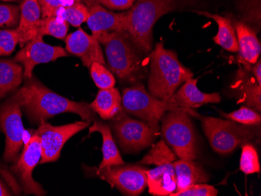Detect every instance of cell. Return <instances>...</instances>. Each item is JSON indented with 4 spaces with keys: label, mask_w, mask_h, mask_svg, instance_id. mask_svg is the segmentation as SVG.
<instances>
[{
    "label": "cell",
    "mask_w": 261,
    "mask_h": 196,
    "mask_svg": "<svg viewBox=\"0 0 261 196\" xmlns=\"http://www.w3.org/2000/svg\"><path fill=\"white\" fill-rule=\"evenodd\" d=\"M89 121H77L65 125L54 126L46 121H41L39 128L35 131L39 136L42 149L40 163L58 160L65 143L74 134L90 125Z\"/></svg>",
    "instance_id": "11"
},
{
    "label": "cell",
    "mask_w": 261,
    "mask_h": 196,
    "mask_svg": "<svg viewBox=\"0 0 261 196\" xmlns=\"http://www.w3.org/2000/svg\"><path fill=\"white\" fill-rule=\"evenodd\" d=\"M203 132L214 151L228 155L239 146L260 137V126H247L228 119L199 116Z\"/></svg>",
    "instance_id": "5"
},
{
    "label": "cell",
    "mask_w": 261,
    "mask_h": 196,
    "mask_svg": "<svg viewBox=\"0 0 261 196\" xmlns=\"http://www.w3.org/2000/svg\"><path fill=\"white\" fill-rule=\"evenodd\" d=\"M234 26L238 40L240 63L256 64L261 51L256 32L241 20L234 22Z\"/></svg>",
    "instance_id": "19"
},
{
    "label": "cell",
    "mask_w": 261,
    "mask_h": 196,
    "mask_svg": "<svg viewBox=\"0 0 261 196\" xmlns=\"http://www.w3.org/2000/svg\"><path fill=\"white\" fill-rule=\"evenodd\" d=\"M121 103L123 110L126 114L148 123L158 131H159V122L166 112L178 109L167 101L154 97L142 84L124 89L121 95Z\"/></svg>",
    "instance_id": "7"
},
{
    "label": "cell",
    "mask_w": 261,
    "mask_h": 196,
    "mask_svg": "<svg viewBox=\"0 0 261 196\" xmlns=\"http://www.w3.org/2000/svg\"><path fill=\"white\" fill-rule=\"evenodd\" d=\"M149 93L161 100H166L175 93L177 88L193 77V73L185 67L174 51L164 48L159 42L150 53Z\"/></svg>",
    "instance_id": "4"
},
{
    "label": "cell",
    "mask_w": 261,
    "mask_h": 196,
    "mask_svg": "<svg viewBox=\"0 0 261 196\" xmlns=\"http://www.w3.org/2000/svg\"><path fill=\"white\" fill-rule=\"evenodd\" d=\"M23 68L18 63L0 60V99L13 94L23 80Z\"/></svg>",
    "instance_id": "25"
},
{
    "label": "cell",
    "mask_w": 261,
    "mask_h": 196,
    "mask_svg": "<svg viewBox=\"0 0 261 196\" xmlns=\"http://www.w3.org/2000/svg\"><path fill=\"white\" fill-rule=\"evenodd\" d=\"M2 1H6V2H23V0H2Z\"/></svg>",
    "instance_id": "39"
},
{
    "label": "cell",
    "mask_w": 261,
    "mask_h": 196,
    "mask_svg": "<svg viewBox=\"0 0 261 196\" xmlns=\"http://www.w3.org/2000/svg\"><path fill=\"white\" fill-rule=\"evenodd\" d=\"M111 121L117 143L125 153H139L152 145L158 136V130L150 124L130 118L124 110Z\"/></svg>",
    "instance_id": "8"
},
{
    "label": "cell",
    "mask_w": 261,
    "mask_h": 196,
    "mask_svg": "<svg viewBox=\"0 0 261 196\" xmlns=\"http://www.w3.org/2000/svg\"><path fill=\"white\" fill-rule=\"evenodd\" d=\"M93 132L100 133L102 137V160L99 168L124 163L116 146L111 127L102 121H95L89 128V134Z\"/></svg>",
    "instance_id": "23"
},
{
    "label": "cell",
    "mask_w": 261,
    "mask_h": 196,
    "mask_svg": "<svg viewBox=\"0 0 261 196\" xmlns=\"http://www.w3.org/2000/svg\"><path fill=\"white\" fill-rule=\"evenodd\" d=\"M89 69L92 80L99 89L114 87L116 84L115 77L108 68H106L103 64L95 62Z\"/></svg>",
    "instance_id": "32"
},
{
    "label": "cell",
    "mask_w": 261,
    "mask_h": 196,
    "mask_svg": "<svg viewBox=\"0 0 261 196\" xmlns=\"http://www.w3.org/2000/svg\"><path fill=\"white\" fill-rule=\"evenodd\" d=\"M20 7L0 4V27H14L20 21Z\"/></svg>",
    "instance_id": "34"
},
{
    "label": "cell",
    "mask_w": 261,
    "mask_h": 196,
    "mask_svg": "<svg viewBox=\"0 0 261 196\" xmlns=\"http://www.w3.org/2000/svg\"><path fill=\"white\" fill-rule=\"evenodd\" d=\"M20 42V35L17 29L0 30V55H10Z\"/></svg>",
    "instance_id": "33"
},
{
    "label": "cell",
    "mask_w": 261,
    "mask_h": 196,
    "mask_svg": "<svg viewBox=\"0 0 261 196\" xmlns=\"http://www.w3.org/2000/svg\"><path fill=\"white\" fill-rule=\"evenodd\" d=\"M89 8L83 3H77L74 5L61 7L56 12L55 16L64 19L73 27H79L86 22L89 17Z\"/></svg>",
    "instance_id": "28"
},
{
    "label": "cell",
    "mask_w": 261,
    "mask_h": 196,
    "mask_svg": "<svg viewBox=\"0 0 261 196\" xmlns=\"http://www.w3.org/2000/svg\"><path fill=\"white\" fill-rule=\"evenodd\" d=\"M42 10V19L54 17L56 12L61 7L74 5L82 0H38ZM83 3V2H82Z\"/></svg>",
    "instance_id": "35"
},
{
    "label": "cell",
    "mask_w": 261,
    "mask_h": 196,
    "mask_svg": "<svg viewBox=\"0 0 261 196\" xmlns=\"http://www.w3.org/2000/svg\"><path fill=\"white\" fill-rule=\"evenodd\" d=\"M177 159V156L175 153L170 149L165 141L162 139L152 146L150 151L139 161V163L161 166L166 163H174Z\"/></svg>",
    "instance_id": "26"
},
{
    "label": "cell",
    "mask_w": 261,
    "mask_h": 196,
    "mask_svg": "<svg viewBox=\"0 0 261 196\" xmlns=\"http://www.w3.org/2000/svg\"><path fill=\"white\" fill-rule=\"evenodd\" d=\"M92 170L96 176L124 195H139L147 188V169L139 164L124 163Z\"/></svg>",
    "instance_id": "10"
},
{
    "label": "cell",
    "mask_w": 261,
    "mask_h": 196,
    "mask_svg": "<svg viewBox=\"0 0 261 196\" xmlns=\"http://www.w3.org/2000/svg\"><path fill=\"white\" fill-rule=\"evenodd\" d=\"M68 55V52L64 48L45 43L42 36H38L23 46L14 57V61L23 66V78L27 80L33 76L35 66L52 62Z\"/></svg>",
    "instance_id": "13"
},
{
    "label": "cell",
    "mask_w": 261,
    "mask_h": 196,
    "mask_svg": "<svg viewBox=\"0 0 261 196\" xmlns=\"http://www.w3.org/2000/svg\"><path fill=\"white\" fill-rule=\"evenodd\" d=\"M218 194V191L215 187L205 183H199L176 191L170 196H216Z\"/></svg>",
    "instance_id": "36"
},
{
    "label": "cell",
    "mask_w": 261,
    "mask_h": 196,
    "mask_svg": "<svg viewBox=\"0 0 261 196\" xmlns=\"http://www.w3.org/2000/svg\"><path fill=\"white\" fill-rule=\"evenodd\" d=\"M239 9L245 24L254 32L260 27V0H240Z\"/></svg>",
    "instance_id": "29"
},
{
    "label": "cell",
    "mask_w": 261,
    "mask_h": 196,
    "mask_svg": "<svg viewBox=\"0 0 261 196\" xmlns=\"http://www.w3.org/2000/svg\"><path fill=\"white\" fill-rule=\"evenodd\" d=\"M20 21L17 27L22 47L37 37L42 10L38 0H23L20 5Z\"/></svg>",
    "instance_id": "17"
},
{
    "label": "cell",
    "mask_w": 261,
    "mask_h": 196,
    "mask_svg": "<svg viewBox=\"0 0 261 196\" xmlns=\"http://www.w3.org/2000/svg\"><path fill=\"white\" fill-rule=\"evenodd\" d=\"M189 113L195 114L191 109L168 111L163 118L161 132L177 157L196 160L199 155L198 139Z\"/></svg>",
    "instance_id": "6"
},
{
    "label": "cell",
    "mask_w": 261,
    "mask_h": 196,
    "mask_svg": "<svg viewBox=\"0 0 261 196\" xmlns=\"http://www.w3.org/2000/svg\"><path fill=\"white\" fill-rule=\"evenodd\" d=\"M11 195V192L9 191L7 187L0 180V196H10Z\"/></svg>",
    "instance_id": "38"
},
{
    "label": "cell",
    "mask_w": 261,
    "mask_h": 196,
    "mask_svg": "<svg viewBox=\"0 0 261 196\" xmlns=\"http://www.w3.org/2000/svg\"><path fill=\"white\" fill-rule=\"evenodd\" d=\"M147 187L152 195H171L177 190V178L173 163L147 170Z\"/></svg>",
    "instance_id": "18"
},
{
    "label": "cell",
    "mask_w": 261,
    "mask_h": 196,
    "mask_svg": "<svg viewBox=\"0 0 261 196\" xmlns=\"http://www.w3.org/2000/svg\"><path fill=\"white\" fill-rule=\"evenodd\" d=\"M189 3L190 0H139L126 12V32L143 53H150L152 29L158 20Z\"/></svg>",
    "instance_id": "3"
},
{
    "label": "cell",
    "mask_w": 261,
    "mask_h": 196,
    "mask_svg": "<svg viewBox=\"0 0 261 196\" xmlns=\"http://www.w3.org/2000/svg\"><path fill=\"white\" fill-rule=\"evenodd\" d=\"M236 89L240 94V102L257 111H261V86L256 82L254 77L249 74L246 69H240L236 80Z\"/></svg>",
    "instance_id": "22"
},
{
    "label": "cell",
    "mask_w": 261,
    "mask_h": 196,
    "mask_svg": "<svg viewBox=\"0 0 261 196\" xmlns=\"http://www.w3.org/2000/svg\"><path fill=\"white\" fill-rule=\"evenodd\" d=\"M240 169L245 175L260 172L257 151L251 143H246L242 146Z\"/></svg>",
    "instance_id": "30"
},
{
    "label": "cell",
    "mask_w": 261,
    "mask_h": 196,
    "mask_svg": "<svg viewBox=\"0 0 261 196\" xmlns=\"http://www.w3.org/2000/svg\"><path fill=\"white\" fill-rule=\"evenodd\" d=\"M173 165L177 178L176 191H181L193 184L207 182L211 178L203 166L195 160L177 159L173 163Z\"/></svg>",
    "instance_id": "20"
},
{
    "label": "cell",
    "mask_w": 261,
    "mask_h": 196,
    "mask_svg": "<svg viewBox=\"0 0 261 196\" xmlns=\"http://www.w3.org/2000/svg\"><path fill=\"white\" fill-rule=\"evenodd\" d=\"M197 78L188 79L181 89L172 96L166 99L177 109H191L200 107L209 103H219L221 96L219 93H204L197 87Z\"/></svg>",
    "instance_id": "16"
},
{
    "label": "cell",
    "mask_w": 261,
    "mask_h": 196,
    "mask_svg": "<svg viewBox=\"0 0 261 196\" xmlns=\"http://www.w3.org/2000/svg\"><path fill=\"white\" fill-rule=\"evenodd\" d=\"M200 15L213 19L218 24V31L213 40L223 49L231 52H238L239 45L236 29L232 20L218 14H213L206 11H196Z\"/></svg>",
    "instance_id": "24"
},
{
    "label": "cell",
    "mask_w": 261,
    "mask_h": 196,
    "mask_svg": "<svg viewBox=\"0 0 261 196\" xmlns=\"http://www.w3.org/2000/svg\"><path fill=\"white\" fill-rule=\"evenodd\" d=\"M68 22L61 17H47L41 19L38 36H51L59 39H65L68 32Z\"/></svg>",
    "instance_id": "27"
},
{
    "label": "cell",
    "mask_w": 261,
    "mask_h": 196,
    "mask_svg": "<svg viewBox=\"0 0 261 196\" xmlns=\"http://www.w3.org/2000/svg\"><path fill=\"white\" fill-rule=\"evenodd\" d=\"M90 106L102 120L111 121L123 111L119 91L114 87L99 89Z\"/></svg>",
    "instance_id": "21"
},
{
    "label": "cell",
    "mask_w": 261,
    "mask_h": 196,
    "mask_svg": "<svg viewBox=\"0 0 261 196\" xmlns=\"http://www.w3.org/2000/svg\"><path fill=\"white\" fill-rule=\"evenodd\" d=\"M0 129L6 135L4 157L7 163H15L23 146L22 104L17 92L0 105Z\"/></svg>",
    "instance_id": "9"
},
{
    "label": "cell",
    "mask_w": 261,
    "mask_h": 196,
    "mask_svg": "<svg viewBox=\"0 0 261 196\" xmlns=\"http://www.w3.org/2000/svg\"><path fill=\"white\" fill-rule=\"evenodd\" d=\"M103 46L108 68L121 83L136 85L145 77L142 52L125 31L102 32L97 38Z\"/></svg>",
    "instance_id": "2"
},
{
    "label": "cell",
    "mask_w": 261,
    "mask_h": 196,
    "mask_svg": "<svg viewBox=\"0 0 261 196\" xmlns=\"http://www.w3.org/2000/svg\"><path fill=\"white\" fill-rule=\"evenodd\" d=\"M21 100L22 109L31 122L39 123L64 113L77 114L86 121L97 120L96 113L86 102H75L57 94L32 76L23 87L16 91Z\"/></svg>",
    "instance_id": "1"
},
{
    "label": "cell",
    "mask_w": 261,
    "mask_h": 196,
    "mask_svg": "<svg viewBox=\"0 0 261 196\" xmlns=\"http://www.w3.org/2000/svg\"><path fill=\"white\" fill-rule=\"evenodd\" d=\"M86 4L91 2H96L103 7L114 10H124L132 8L136 4V0H82Z\"/></svg>",
    "instance_id": "37"
},
{
    "label": "cell",
    "mask_w": 261,
    "mask_h": 196,
    "mask_svg": "<svg viewBox=\"0 0 261 196\" xmlns=\"http://www.w3.org/2000/svg\"><path fill=\"white\" fill-rule=\"evenodd\" d=\"M86 6L89 8V13L86 22L94 38L96 39L102 32H126V13L117 14L112 12L96 2L89 3Z\"/></svg>",
    "instance_id": "15"
},
{
    "label": "cell",
    "mask_w": 261,
    "mask_h": 196,
    "mask_svg": "<svg viewBox=\"0 0 261 196\" xmlns=\"http://www.w3.org/2000/svg\"><path fill=\"white\" fill-rule=\"evenodd\" d=\"M221 114L224 119L231 120L239 124L247 126H260V114L246 106H241L238 110L228 114L221 112Z\"/></svg>",
    "instance_id": "31"
},
{
    "label": "cell",
    "mask_w": 261,
    "mask_h": 196,
    "mask_svg": "<svg viewBox=\"0 0 261 196\" xmlns=\"http://www.w3.org/2000/svg\"><path fill=\"white\" fill-rule=\"evenodd\" d=\"M42 158V149L39 136L34 133L33 135L25 143L21 154L11 171L15 174L23 192L27 194L45 195V190L42 185L33 179L32 173L35 166L39 164Z\"/></svg>",
    "instance_id": "12"
},
{
    "label": "cell",
    "mask_w": 261,
    "mask_h": 196,
    "mask_svg": "<svg viewBox=\"0 0 261 196\" xmlns=\"http://www.w3.org/2000/svg\"><path fill=\"white\" fill-rule=\"evenodd\" d=\"M66 51L79 57L82 64L90 68L93 63L105 65L103 53L100 44L96 38L86 33L83 29H77L65 38Z\"/></svg>",
    "instance_id": "14"
}]
</instances>
